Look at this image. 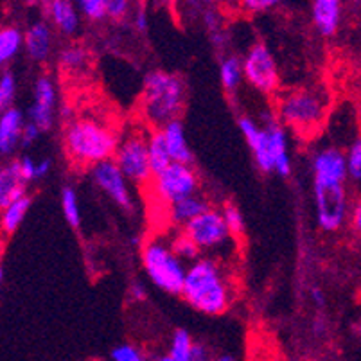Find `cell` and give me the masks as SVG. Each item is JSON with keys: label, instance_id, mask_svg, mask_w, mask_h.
Masks as SVG:
<instances>
[{"label": "cell", "instance_id": "1", "mask_svg": "<svg viewBox=\"0 0 361 361\" xmlns=\"http://www.w3.org/2000/svg\"><path fill=\"white\" fill-rule=\"evenodd\" d=\"M121 135L108 121L94 116H80L67 123L63 131V146L74 166L94 167L114 160Z\"/></svg>", "mask_w": 361, "mask_h": 361}, {"label": "cell", "instance_id": "2", "mask_svg": "<svg viewBox=\"0 0 361 361\" xmlns=\"http://www.w3.org/2000/svg\"><path fill=\"white\" fill-rule=\"evenodd\" d=\"M182 297L196 311L205 314H223L235 298L234 284L216 257H202L187 266Z\"/></svg>", "mask_w": 361, "mask_h": 361}, {"label": "cell", "instance_id": "3", "mask_svg": "<svg viewBox=\"0 0 361 361\" xmlns=\"http://www.w3.org/2000/svg\"><path fill=\"white\" fill-rule=\"evenodd\" d=\"M185 106V83L178 74L151 71L144 78L140 116L151 130H162L180 119Z\"/></svg>", "mask_w": 361, "mask_h": 361}, {"label": "cell", "instance_id": "4", "mask_svg": "<svg viewBox=\"0 0 361 361\" xmlns=\"http://www.w3.org/2000/svg\"><path fill=\"white\" fill-rule=\"evenodd\" d=\"M329 92L324 87H306L281 94L277 101V119L284 128L311 137L326 123L329 111Z\"/></svg>", "mask_w": 361, "mask_h": 361}, {"label": "cell", "instance_id": "5", "mask_svg": "<svg viewBox=\"0 0 361 361\" xmlns=\"http://www.w3.org/2000/svg\"><path fill=\"white\" fill-rule=\"evenodd\" d=\"M142 266L147 277L159 290L171 295H182L187 277L185 262L175 255L169 243L149 239L142 246Z\"/></svg>", "mask_w": 361, "mask_h": 361}, {"label": "cell", "instance_id": "6", "mask_svg": "<svg viewBox=\"0 0 361 361\" xmlns=\"http://www.w3.org/2000/svg\"><path fill=\"white\" fill-rule=\"evenodd\" d=\"M147 137H149V131H144L140 128L124 131L121 135L116 157H114L124 176L135 185H149L153 180Z\"/></svg>", "mask_w": 361, "mask_h": 361}, {"label": "cell", "instance_id": "7", "mask_svg": "<svg viewBox=\"0 0 361 361\" xmlns=\"http://www.w3.org/2000/svg\"><path fill=\"white\" fill-rule=\"evenodd\" d=\"M149 187L157 202L169 209L171 205H175L189 196L198 195L200 180L192 166L173 162L162 173L153 176Z\"/></svg>", "mask_w": 361, "mask_h": 361}, {"label": "cell", "instance_id": "8", "mask_svg": "<svg viewBox=\"0 0 361 361\" xmlns=\"http://www.w3.org/2000/svg\"><path fill=\"white\" fill-rule=\"evenodd\" d=\"M317 221L326 232L340 231L350 216L349 196L345 183L313 180Z\"/></svg>", "mask_w": 361, "mask_h": 361}, {"label": "cell", "instance_id": "9", "mask_svg": "<svg viewBox=\"0 0 361 361\" xmlns=\"http://www.w3.org/2000/svg\"><path fill=\"white\" fill-rule=\"evenodd\" d=\"M245 80L262 94H275L281 88V74L274 54L264 44H254L243 58Z\"/></svg>", "mask_w": 361, "mask_h": 361}, {"label": "cell", "instance_id": "10", "mask_svg": "<svg viewBox=\"0 0 361 361\" xmlns=\"http://www.w3.org/2000/svg\"><path fill=\"white\" fill-rule=\"evenodd\" d=\"M192 241L196 243L202 252H219L232 245V234L226 226L223 212L211 207L191 223H187L182 228Z\"/></svg>", "mask_w": 361, "mask_h": 361}, {"label": "cell", "instance_id": "11", "mask_svg": "<svg viewBox=\"0 0 361 361\" xmlns=\"http://www.w3.org/2000/svg\"><path fill=\"white\" fill-rule=\"evenodd\" d=\"M92 180L99 187L101 191L108 196L114 203L124 209L133 211V196H131L130 180L124 176L123 171L116 164V160H106L90 169Z\"/></svg>", "mask_w": 361, "mask_h": 361}, {"label": "cell", "instance_id": "12", "mask_svg": "<svg viewBox=\"0 0 361 361\" xmlns=\"http://www.w3.org/2000/svg\"><path fill=\"white\" fill-rule=\"evenodd\" d=\"M35 99H32L31 110H29V123L36 124L42 131L51 130L54 124L56 103H58V94L51 78L42 75L35 85Z\"/></svg>", "mask_w": 361, "mask_h": 361}, {"label": "cell", "instance_id": "13", "mask_svg": "<svg viewBox=\"0 0 361 361\" xmlns=\"http://www.w3.org/2000/svg\"><path fill=\"white\" fill-rule=\"evenodd\" d=\"M313 180L345 183L349 180L345 151L334 146L322 147L320 151H317L313 159Z\"/></svg>", "mask_w": 361, "mask_h": 361}, {"label": "cell", "instance_id": "14", "mask_svg": "<svg viewBox=\"0 0 361 361\" xmlns=\"http://www.w3.org/2000/svg\"><path fill=\"white\" fill-rule=\"evenodd\" d=\"M239 130L245 137L246 144L250 147L252 155H254L255 164L259 171L262 173H274V160L270 153V139H268V131L266 128H259L255 121L250 117H239L238 121Z\"/></svg>", "mask_w": 361, "mask_h": 361}, {"label": "cell", "instance_id": "15", "mask_svg": "<svg viewBox=\"0 0 361 361\" xmlns=\"http://www.w3.org/2000/svg\"><path fill=\"white\" fill-rule=\"evenodd\" d=\"M266 131L270 139V153L274 160V173L281 176L291 175V159L290 146H288L286 128L282 126L277 117H270L266 123Z\"/></svg>", "mask_w": 361, "mask_h": 361}, {"label": "cell", "instance_id": "16", "mask_svg": "<svg viewBox=\"0 0 361 361\" xmlns=\"http://www.w3.org/2000/svg\"><path fill=\"white\" fill-rule=\"evenodd\" d=\"M24 114L18 108L11 106L0 116V153L11 155L18 144H22V135L25 130Z\"/></svg>", "mask_w": 361, "mask_h": 361}, {"label": "cell", "instance_id": "17", "mask_svg": "<svg viewBox=\"0 0 361 361\" xmlns=\"http://www.w3.org/2000/svg\"><path fill=\"white\" fill-rule=\"evenodd\" d=\"M45 15H47L51 25L63 35L71 36L80 29V9L78 4L68 0H51L45 4Z\"/></svg>", "mask_w": 361, "mask_h": 361}, {"label": "cell", "instance_id": "18", "mask_svg": "<svg viewBox=\"0 0 361 361\" xmlns=\"http://www.w3.org/2000/svg\"><path fill=\"white\" fill-rule=\"evenodd\" d=\"M311 20L322 36H333L340 27L341 4L338 0H314L311 4Z\"/></svg>", "mask_w": 361, "mask_h": 361}, {"label": "cell", "instance_id": "19", "mask_svg": "<svg viewBox=\"0 0 361 361\" xmlns=\"http://www.w3.org/2000/svg\"><path fill=\"white\" fill-rule=\"evenodd\" d=\"M52 32L47 22H35L25 31V51L35 61H45L51 54Z\"/></svg>", "mask_w": 361, "mask_h": 361}, {"label": "cell", "instance_id": "20", "mask_svg": "<svg viewBox=\"0 0 361 361\" xmlns=\"http://www.w3.org/2000/svg\"><path fill=\"white\" fill-rule=\"evenodd\" d=\"M164 137H166L167 147H169V155L173 159V162L176 164H189L191 166L195 157H192V151L187 144L185 137V128H183L182 121H173V123L166 124L162 128Z\"/></svg>", "mask_w": 361, "mask_h": 361}, {"label": "cell", "instance_id": "21", "mask_svg": "<svg viewBox=\"0 0 361 361\" xmlns=\"http://www.w3.org/2000/svg\"><path fill=\"white\" fill-rule=\"evenodd\" d=\"M211 209V203L207 202L203 196L195 195L189 196V198L182 200V202L175 203L167 209V218L171 219V223H175L178 226H185L187 223H191L192 219H196L198 216H202L203 212H207Z\"/></svg>", "mask_w": 361, "mask_h": 361}, {"label": "cell", "instance_id": "22", "mask_svg": "<svg viewBox=\"0 0 361 361\" xmlns=\"http://www.w3.org/2000/svg\"><path fill=\"white\" fill-rule=\"evenodd\" d=\"M147 146H149L151 171H153V176H155L173 164V159H171L169 155V147H167L166 142V137H164V131L149 130Z\"/></svg>", "mask_w": 361, "mask_h": 361}, {"label": "cell", "instance_id": "23", "mask_svg": "<svg viewBox=\"0 0 361 361\" xmlns=\"http://www.w3.org/2000/svg\"><path fill=\"white\" fill-rule=\"evenodd\" d=\"M243 80H245L243 60H239L238 56H225L219 63V81H221L225 92L232 94L238 90Z\"/></svg>", "mask_w": 361, "mask_h": 361}, {"label": "cell", "instance_id": "24", "mask_svg": "<svg viewBox=\"0 0 361 361\" xmlns=\"http://www.w3.org/2000/svg\"><path fill=\"white\" fill-rule=\"evenodd\" d=\"M25 45V35L15 25H6L0 31V61L8 63Z\"/></svg>", "mask_w": 361, "mask_h": 361}, {"label": "cell", "instance_id": "25", "mask_svg": "<svg viewBox=\"0 0 361 361\" xmlns=\"http://www.w3.org/2000/svg\"><path fill=\"white\" fill-rule=\"evenodd\" d=\"M29 207H31V198L25 196V198L16 200V202L9 203L6 209H2V231H4V234L11 235L18 231V226L22 225L25 214L29 212Z\"/></svg>", "mask_w": 361, "mask_h": 361}, {"label": "cell", "instance_id": "26", "mask_svg": "<svg viewBox=\"0 0 361 361\" xmlns=\"http://www.w3.org/2000/svg\"><path fill=\"white\" fill-rule=\"evenodd\" d=\"M169 245L171 248H173V252H175L176 257H178L182 262H189V264H192V262L202 259L203 252L200 250L198 246H196V243L192 241V239L189 238L183 231L178 232L175 238L171 239Z\"/></svg>", "mask_w": 361, "mask_h": 361}, {"label": "cell", "instance_id": "27", "mask_svg": "<svg viewBox=\"0 0 361 361\" xmlns=\"http://www.w3.org/2000/svg\"><path fill=\"white\" fill-rule=\"evenodd\" d=\"M195 347V340L185 329H176L171 338L169 354L178 361H191V353Z\"/></svg>", "mask_w": 361, "mask_h": 361}, {"label": "cell", "instance_id": "28", "mask_svg": "<svg viewBox=\"0 0 361 361\" xmlns=\"http://www.w3.org/2000/svg\"><path fill=\"white\" fill-rule=\"evenodd\" d=\"M61 209H63V216L67 223L74 228H80L81 225V211L80 202H78V195L72 187H63L61 191Z\"/></svg>", "mask_w": 361, "mask_h": 361}, {"label": "cell", "instance_id": "29", "mask_svg": "<svg viewBox=\"0 0 361 361\" xmlns=\"http://www.w3.org/2000/svg\"><path fill=\"white\" fill-rule=\"evenodd\" d=\"M87 60H88V54L81 45H71V47L61 51L60 67L68 72L83 71V68L87 67Z\"/></svg>", "mask_w": 361, "mask_h": 361}, {"label": "cell", "instance_id": "30", "mask_svg": "<svg viewBox=\"0 0 361 361\" xmlns=\"http://www.w3.org/2000/svg\"><path fill=\"white\" fill-rule=\"evenodd\" d=\"M345 157L349 180L354 182V185H361V135L350 142L349 149L345 151Z\"/></svg>", "mask_w": 361, "mask_h": 361}, {"label": "cell", "instance_id": "31", "mask_svg": "<svg viewBox=\"0 0 361 361\" xmlns=\"http://www.w3.org/2000/svg\"><path fill=\"white\" fill-rule=\"evenodd\" d=\"M78 9L90 22H101L108 18V0H80Z\"/></svg>", "mask_w": 361, "mask_h": 361}, {"label": "cell", "instance_id": "32", "mask_svg": "<svg viewBox=\"0 0 361 361\" xmlns=\"http://www.w3.org/2000/svg\"><path fill=\"white\" fill-rule=\"evenodd\" d=\"M221 212L223 218H225L226 221V226H228V231H231L232 238H241V235L245 234V218H243L241 211H239L234 203H225Z\"/></svg>", "mask_w": 361, "mask_h": 361}, {"label": "cell", "instance_id": "33", "mask_svg": "<svg viewBox=\"0 0 361 361\" xmlns=\"http://www.w3.org/2000/svg\"><path fill=\"white\" fill-rule=\"evenodd\" d=\"M16 94V81L11 72H4L0 78V108L2 111L11 108Z\"/></svg>", "mask_w": 361, "mask_h": 361}, {"label": "cell", "instance_id": "34", "mask_svg": "<svg viewBox=\"0 0 361 361\" xmlns=\"http://www.w3.org/2000/svg\"><path fill=\"white\" fill-rule=\"evenodd\" d=\"M248 361H282V357L275 353L274 347H271L268 341L254 340L252 341L250 357H248Z\"/></svg>", "mask_w": 361, "mask_h": 361}, {"label": "cell", "instance_id": "35", "mask_svg": "<svg viewBox=\"0 0 361 361\" xmlns=\"http://www.w3.org/2000/svg\"><path fill=\"white\" fill-rule=\"evenodd\" d=\"M110 357L111 361H147L146 356L137 347L130 345V343L116 347V349L111 350Z\"/></svg>", "mask_w": 361, "mask_h": 361}, {"label": "cell", "instance_id": "36", "mask_svg": "<svg viewBox=\"0 0 361 361\" xmlns=\"http://www.w3.org/2000/svg\"><path fill=\"white\" fill-rule=\"evenodd\" d=\"M131 4L126 0H108V18L121 22L130 15Z\"/></svg>", "mask_w": 361, "mask_h": 361}, {"label": "cell", "instance_id": "37", "mask_svg": "<svg viewBox=\"0 0 361 361\" xmlns=\"http://www.w3.org/2000/svg\"><path fill=\"white\" fill-rule=\"evenodd\" d=\"M18 167H20L22 180H24L25 183L38 180V175H36V167H38V162H35L31 157H22V159H18Z\"/></svg>", "mask_w": 361, "mask_h": 361}, {"label": "cell", "instance_id": "38", "mask_svg": "<svg viewBox=\"0 0 361 361\" xmlns=\"http://www.w3.org/2000/svg\"><path fill=\"white\" fill-rule=\"evenodd\" d=\"M277 4V0H243L241 8L248 13H264Z\"/></svg>", "mask_w": 361, "mask_h": 361}, {"label": "cell", "instance_id": "39", "mask_svg": "<svg viewBox=\"0 0 361 361\" xmlns=\"http://www.w3.org/2000/svg\"><path fill=\"white\" fill-rule=\"evenodd\" d=\"M349 221H350V226H353V231L361 238V195L357 196L356 202L350 205Z\"/></svg>", "mask_w": 361, "mask_h": 361}, {"label": "cell", "instance_id": "40", "mask_svg": "<svg viewBox=\"0 0 361 361\" xmlns=\"http://www.w3.org/2000/svg\"><path fill=\"white\" fill-rule=\"evenodd\" d=\"M203 24L205 27L212 32L221 31V18H219V13L214 11V9H209V11L203 13Z\"/></svg>", "mask_w": 361, "mask_h": 361}, {"label": "cell", "instance_id": "41", "mask_svg": "<svg viewBox=\"0 0 361 361\" xmlns=\"http://www.w3.org/2000/svg\"><path fill=\"white\" fill-rule=\"evenodd\" d=\"M42 135V130L36 124L27 123L25 124V130H24V135H22V146H31L38 137Z\"/></svg>", "mask_w": 361, "mask_h": 361}, {"label": "cell", "instance_id": "42", "mask_svg": "<svg viewBox=\"0 0 361 361\" xmlns=\"http://www.w3.org/2000/svg\"><path fill=\"white\" fill-rule=\"evenodd\" d=\"M133 25H135L137 31H140V32L147 31V25H149V20H147L146 9H144V8L135 9V13H133Z\"/></svg>", "mask_w": 361, "mask_h": 361}, {"label": "cell", "instance_id": "43", "mask_svg": "<svg viewBox=\"0 0 361 361\" xmlns=\"http://www.w3.org/2000/svg\"><path fill=\"white\" fill-rule=\"evenodd\" d=\"M191 361H211V353L207 349V345L195 341V347H192L191 353Z\"/></svg>", "mask_w": 361, "mask_h": 361}, {"label": "cell", "instance_id": "44", "mask_svg": "<svg viewBox=\"0 0 361 361\" xmlns=\"http://www.w3.org/2000/svg\"><path fill=\"white\" fill-rule=\"evenodd\" d=\"M130 297L133 298V300H137V302H142V300H146L147 298V290H146V286H144L142 282H133V284H131L130 286Z\"/></svg>", "mask_w": 361, "mask_h": 361}, {"label": "cell", "instance_id": "45", "mask_svg": "<svg viewBox=\"0 0 361 361\" xmlns=\"http://www.w3.org/2000/svg\"><path fill=\"white\" fill-rule=\"evenodd\" d=\"M49 171H51V160L42 159L40 162H38V167H36V175H38V178H44V176H47Z\"/></svg>", "mask_w": 361, "mask_h": 361}, {"label": "cell", "instance_id": "46", "mask_svg": "<svg viewBox=\"0 0 361 361\" xmlns=\"http://www.w3.org/2000/svg\"><path fill=\"white\" fill-rule=\"evenodd\" d=\"M311 297H313V302L314 304H317L318 307H322L324 306V293H322V290H318V288H313V290H311Z\"/></svg>", "mask_w": 361, "mask_h": 361}, {"label": "cell", "instance_id": "47", "mask_svg": "<svg viewBox=\"0 0 361 361\" xmlns=\"http://www.w3.org/2000/svg\"><path fill=\"white\" fill-rule=\"evenodd\" d=\"M159 361H178V360H175V357L171 356V354H166V356H162V357H160Z\"/></svg>", "mask_w": 361, "mask_h": 361}, {"label": "cell", "instance_id": "48", "mask_svg": "<svg viewBox=\"0 0 361 361\" xmlns=\"http://www.w3.org/2000/svg\"><path fill=\"white\" fill-rule=\"evenodd\" d=\"M218 361H234V360H232V356H221Z\"/></svg>", "mask_w": 361, "mask_h": 361}]
</instances>
